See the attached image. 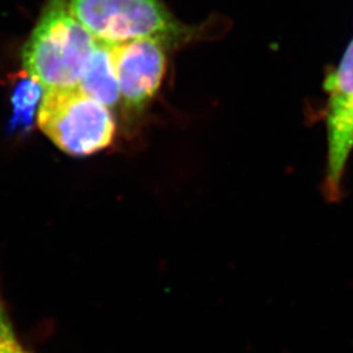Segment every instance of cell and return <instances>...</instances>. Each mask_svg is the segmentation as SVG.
<instances>
[{"instance_id":"6","label":"cell","mask_w":353,"mask_h":353,"mask_svg":"<svg viewBox=\"0 0 353 353\" xmlns=\"http://www.w3.org/2000/svg\"><path fill=\"white\" fill-rule=\"evenodd\" d=\"M77 87L93 100L108 106L110 110L121 102L110 45L97 42Z\"/></svg>"},{"instance_id":"7","label":"cell","mask_w":353,"mask_h":353,"mask_svg":"<svg viewBox=\"0 0 353 353\" xmlns=\"http://www.w3.org/2000/svg\"><path fill=\"white\" fill-rule=\"evenodd\" d=\"M43 93V85L34 77L28 74L20 77L11 96L12 113L8 125L11 132H26L32 128L34 118L37 117Z\"/></svg>"},{"instance_id":"3","label":"cell","mask_w":353,"mask_h":353,"mask_svg":"<svg viewBox=\"0 0 353 353\" xmlns=\"http://www.w3.org/2000/svg\"><path fill=\"white\" fill-rule=\"evenodd\" d=\"M37 125L55 147L77 157L108 148L117 128L112 110L77 85L45 89Z\"/></svg>"},{"instance_id":"4","label":"cell","mask_w":353,"mask_h":353,"mask_svg":"<svg viewBox=\"0 0 353 353\" xmlns=\"http://www.w3.org/2000/svg\"><path fill=\"white\" fill-rule=\"evenodd\" d=\"M325 90L328 96L326 194L335 201L341 195V178L353 150V39L338 68L326 77Z\"/></svg>"},{"instance_id":"1","label":"cell","mask_w":353,"mask_h":353,"mask_svg":"<svg viewBox=\"0 0 353 353\" xmlns=\"http://www.w3.org/2000/svg\"><path fill=\"white\" fill-rule=\"evenodd\" d=\"M97 41L70 10V0H46L21 58L43 88L76 87Z\"/></svg>"},{"instance_id":"8","label":"cell","mask_w":353,"mask_h":353,"mask_svg":"<svg viewBox=\"0 0 353 353\" xmlns=\"http://www.w3.org/2000/svg\"><path fill=\"white\" fill-rule=\"evenodd\" d=\"M0 353H28L19 341L0 294Z\"/></svg>"},{"instance_id":"2","label":"cell","mask_w":353,"mask_h":353,"mask_svg":"<svg viewBox=\"0 0 353 353\" xmlns=\"http://www.w3.org/2000/svg\"><path fill=\"white\" fill-rule=\"evenodd\" d=\"M70 10L105 45L157 38L176 46L199 39L203 33L179 21L163 0H70Z\"/></svg>"},{"instance_id":"5","label":"cell","mask_w":353,"mask_h":353,"mask_svg":"<svg viewBox=\"0 0 353 353\" xmlns=\"http://www.w3.org/2000/svg\"><path fill=\"white\" fill-rule=\"evenodd\" d=\"M110 46L121 101L132 113L143 112L163 85L169 45L157 38H139Z\"/></svg>"}]
</instances>
